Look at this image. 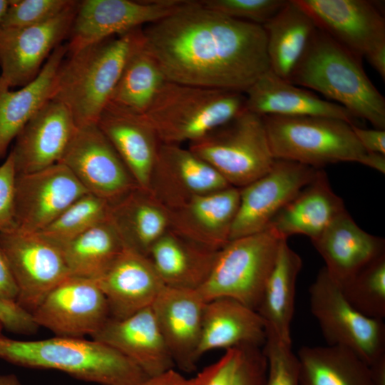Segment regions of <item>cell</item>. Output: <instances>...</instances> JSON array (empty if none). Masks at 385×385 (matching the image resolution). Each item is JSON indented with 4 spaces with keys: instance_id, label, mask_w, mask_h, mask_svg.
I'll return each mask as SVG.
<instances>
[{
    "instance_id": "obj_1",
    "label": "cell",
    "mask_w": 385,
    "mask_h": 385,
    "mask_svg": "<svg viewBox=\"0 0 385 385\" xmlns=\"http://www.w3.org/2000/svg\"><path fill=\"white\" fill-rule=\"evenodd\" d=\"M144 45L168 81L245 93L270 70L261 25L186 1L143 27Z\"/></svg>"
},
{
    "instance_id": "obj_2",
    "label": "cell",
    "mask_w": 385,
    "mask_h": 385,
    "mask_svg": "<svg viewBox=\"0 0 385 385\" xmlns=\"http://www.w3.org/2000/svg\"><path fill=\"white\" fill-rule=\"evenodd\" d=\"M143 42L140 27L67 53L57 71L51 99L67 108L77 126L97 123L126 62Z\"/></svg>"
},
{
    "instance_id": "obj_3",
    "label": "cell",
    "mask_w": 385,
    "mask_h": 385,
    "mask_svg": "<svg viewBox=\"0 0 385 385\" xmlns=\"http://www.w3.org/2000/svg\"><path fill=\"white\" fill-rule=\"evenodd\" d=\"M288 81L322 94L375 128H385L384 97L361 59L318 28Z\"/></svg>"
},
{
    "instance_id": "obj_4",
    "label": "cell",
    "mask_w": 385,
    "mask_h": 385,
    "mask_svg": "<svg viewBox=\"0 0 385 385\" xmlns=\"http://www.w3.org/2000/svg\"><path fill=\"white\" fill-rule=\"evenodd\" d=\"M0 359L19 366L62 371L99 385H143L148 378L115 349L83 337L24 341L1 334Z\"/></svg>"
},
{
    "instance_id": "obj_5",
    "label": "cell",
    "mask_w": 385,
    "mask_h": 385,
    "mask_svg": "<svg viewBox=\"0 0 385 385\" xmlns=\"http://www.w3.org/2000/svg\"><path fill=\"white\" fill-rule=\"evenodd\" d=\"M262 118L276 160L318 169L329 164L352 162L385 173V155L366 152L346 121L321 116L268 115Z\"/></svg>"
},
{
    "instance_id": "obj_6",
    "label": "cell",
    "mask_w": 385,
    "mask_h": 385,
    "mask_svg": "<svg viewBox=\"0 0 385 385\" xmlns=\"http://www.w3.org/2000/svg\"><path fill=\"white\" fill-rule=\"evenodd\" d=\"M244 93L167 81L143 115L161 143L195 142L246 110Z\"/></svg>"
},
{
    "instance_id": "obj_7",
    "label": "cell",
    "mask_w": 385,
    "mask_h": 385,
    "mask_svg": "<svg viewBox=\"0 0 385 385\" xmlns=\"http://www.w3.org/2000/svg\"><path fill=\"white\" fill-rule=\"evenodd\" d=\"M188 148L237 188L268 172L275 160L262 117L247 109Z\"/></svg>"
},
{
    "instance_id": "obj_8",
    "label": "cell",
    "mask_w": 385,
    "mask_h": 385,
    "mask_svg": "<svg viewBox=\"0 0 385 385\" xmlns=\"http://www.w3.org/2000/svg\"><path fill=\"white\" fill-rule=\"evenodd\" d=\"M281 240L270 228L230 240L198 289L202 298H232L257 311Z\"/></svg>"
},
{
    "instance_id": "obj_9",
    "label": "cell",
    "mask_w": 385,
    "mask_h": 385,
    "mask_svg": "<svg viewBox=\"0 0 385 385\" xmlns=\"http://www.w3.org/2000/svg\"><path fill=\"white\" fill-rule=\"evenodd\" d=\"M310 309L328 345L342 346L368 366L385 355V324L366 317L345 299L324 267L309 289Z\"/></svg>"
},
{
    "instance_id": "obj_10",
    "label": "cell",
    "mask_w": 385,
    "mask_h": 385,
    "mask_svg": "<svg viewBox=\"0 0 385 385\" xmlns=\"http://www.w3.org/2000/svg\"><path fill=\"white\" fill-rule=\"evenodd\" d=\"M0 248L18 286L16 303L30 313L70 276L61 248L38 232L16 227L0 232Z\"/></svg>"
},
{
    "instance_id": "obj_11",
    "label": "cell",
    "mask_w": 385,
    "mask_h": 385,
    "mask_svg": "<svg viewBox=\"0 0 385 385\" xmlns=\"http://www.w3.org/2000/svg\"><path fill=\"white\" fill-rule=\"evenodd\" d=\"M183 0L78 1L68 53L155 23L178 10Z\"/></svg>"
},
{
    "instance_id": "obj_12",
    "label": "cell",
    "mask_w": 385,
    "mask_h": 385,
    "mask_svg": "<svg viewBox=\"0 0 385 385\" xmlns=\"http://www.w3.org/2000/svg\"><path fill=\"white\" fill-rule=\"evenodd\" d=\"M59 163L88 193L108 205L138 186L97 123L78 126Z\"/></svg>"
},
{
    "instance_id": "obj_13",
    "label": "cell",
    "mask_w": 385,
    "mask_h": 385,
    "mask_svg": "<svg viewBox=\"0 0 385 385\" xmlns=\"http://www.w3.org/2000/svg\"><path fill=\"white\" fill-rule=\"evenodd\" d=\"M78 4L39 24L0 26V82L10 88L23 87L38 75L52 52L68 38Z\"/></svg>"
},
{
    "instance_id": "obj_14",
    "label": "cell",
    "mask_w": 385,
    "mask_h": 385,
    "mask_svg": "<svg viewBox=\"0 0 385 385\" xmlns=\"http://www.w3.org/2000/svg\"><path fill=\"white\" fill-rule=\"evenodd\" d=\"M317 170L275 159L268 172L240 188L230 240L267 229L279 211L312 180Z\"/></svg>"
},
{
    "instance_id": "obj_15",
    "label": "cell",
    "mask_w": 385,
    "mask_h": 385,
    "mask_svg": "<svg viewBox=\"0 0 385 385\" xmlns=\"http://www.w3.org/2000/svg\"><path fill=\"white\" fill-rule=\"evenodd\" d=\"M36 324L57 337L93 336L110 317L106 298L95 280L68 276L31 313Z\"/></svg>"
},
{
    "instance_id": "obj_16",
    "label": "cell",
    "mask_w": 385,
    "mask_h": 385,
    "mask_svg": "<svg viewBox=\"0 0 385 385\" xmlns=\"http://www.w3.org/2000/svg\"><path fill=\"white\" fill-rule=\"evenodd\" d=\"M87 193L61 163L36 172L16 175L14 202L15 227L26 232H38Z\"/></svg>"
},
{
    "instance_id": "obj_17",
    "label": "cell",
    "mask_w": 385,
    "mask_h": 385,
    "mask_svg": "<svg viewBox=\"0 0 385 385\" xmlns=\"http://www.w3.org/2000/svg\"><path fill=\"white\" fill-rule=\"evenodd\" d=\"M317 28L357 58L385 43L381 10L367 0H297Z\"/></svg>"
},
{
    "instance_id": "obj_18",
    "label": "cell",
    "mask_w": 385,
    "mask_h": 385,
    "mask_svg": "<svg viewBox=\"0 0 385 385\" xmlns=\"http://www.w3.org/2000/svg\"><path fill=\"white\" fill-rule=\"evenodd\" d=\"M230 185L188 148L161 143L148 190L173 210L192 198Z\"/></svg>"
},
{
    "instance_id": "obj_19",
    "label": "cell",
    "mask_w": 385,
    "mask_h": 385,
    "mask_svg": "<svg viewBox=\"0 0 385 385\" xmlns=\"http://www.w3.org/2000/svg\"><path fill=\"white\" fill-rule=\"evenodd\" d=\"M77 125L61 103L50 99L28 121L10 151L16 175L36 172L61 160Z\"/></svg>"
},
{
    "instance_id": "obj_20",
    "label": "cell",
    "mask_w": 385,
    "mask_h": 385,
    "mask_svg": "<svg viewBox=\"0 0 385 385\" xmlns=\"http://www.w3.org/2000/svg\"><path fill=\"white\" fill-rule=\"evenodd\" d=\"M205 304L198 290L165 287L151 305L174 364L184 371L198 360Z\"/></svg>"
},
{
    "instance_id": "obj_21",
    "label": "cell",
    "mask_w": 385,
    "mask_h": 385,
    "mask_svg": "<svg viewBox=\"0 0 385 385\" xmlns=\"http://www.w3.org/2000/svg\"><path fill=\"white\" fill-rule=\"evenodd\" d=\"M95 281L106 298L110 317L115 319L151 307L165 287L149 257L125 246Z\"/></svg>"
},
{
    "instance_id": "obj_22",
    "label": "cell",
    "mask_w": 385,
    "mask_h": 385,
    "mask_svg": "<svg viewBox=\"0 0 385 385\" xmlns=\"http://www.w3.org/2000/svg\"><path fill=\"white\" fill-rule=\"evenodd\" d=\"M91 339L115 349L148 377L175 366L151 307L127 317H109Z\"/></svg>"
},
{
    "instance_id": "obj_23",
    "label": "cell",
    "mask_w": 385,
    "mask_h": 385,
    "mask_svg": "<svg viewBox=\"0 0 385 385\" xmlns=\"http://www.w3.org/2000/svg\"><path fill=\"white\" fill-rule=\"evenodd\" d=\"M240 202V188L230 186L197 196L170 210V230L218 251L230 240Z\"/></svg>"
},
{
    "instance_id": "obj_24",
    "label": "cell",
    "mask_w": 385,
    "mask_h": 385,
    "mask_svg": "<svg viewBox=\"0 0 385 385\" xmlns=\"http://www.w3.org/2000/svg\"><path fill=\"white\" fill-rule=\"evenodd\" d=\"M312 243L323 258L327 273L339 287L385 254L384 240L363 230L346 210Z\"/></svg>"
},
{
    "instance_id": "obj_25",
    "label": "cell",
    "mask_w": 385,
    "mask_h": 385,
    "mask_svg": "<svg viewBox=\"0 0 385 385\" xmlns=\"http://www.w3.org/2000/svg\"><path fill=\"white\" fill-rule=\"evenodd\" d=\"M97 125L137 185L148 190L161 142L145 117L108 103Z\"/></svg>"
},
{
    "instance_id": "obj_26",
    "label": "cell",
    "mask_w": 385,
    "mask_h": 385,
    "mask_svg": "<svg viewBox=\"0 0 385 385\" xmlns=\"http://www.w3.org/2000/svg\"><path fill=\"white\" fill-rule=\"evenodd\" d=\"M244 93L246 109L262 117L321 116L356 124V118L342 106L280 78L270 70Z\"/></svg>"
},
{
    "instance_id": "obj_27",
    "label": "cell",
    "mask_w": 385,
    "mask_h": 385,
    "mask_svg": "<svg viewBox=\"0 0 385 385\" xmlns=\"http://www.w3.org/2000/svg\"><path fill=\"white\" fill-rule=\"evenodd\" d=\"M345 210L342 199L334 192L326 173L319 168L312 180L279 211L267 228L281 240L302 235L312 241Z\"/></svg>"
},
{
    "instance_id": "obj_28",
    "label": "cell",
    "mask_w": 385,
    "mask_h": 385,
    "mask_svg": "<svg viewBox=\"0 0 385 385\" xmlns=\"http://www.w3.org/2000/svg\"><path fill=\"white\" fill-rule=\"evenodd\" d=\"M108 220L125 247L148 256L170 229V210L148 190L137 186L108 205Z\"/></svg>"
},
{
    "instance_id": "obj_29",
    "label": "cell",
    "mask_w": 385,
    "mask_h": 385,
    "mask_svg": "<svg viewBox=\"0 0 385 385\" xmlns=\"http://www.w3.org/2000/svg\"><path fill=\"white\" fill-rule=\"evenodd\" d=\"M266 324L257 311L232 298L206 302L197 356L245 345L264 346Z\"/></svg>"
},
{
    "instance_id": "obj_30",
    "label": "cell",
    "mask_w": 385,
    "mask_h": 385,
    "mask_svg": "<svg viewBox=\"0 0 385 385\" xmlns=\"http://www.w3.org/2000/svg\"><path fill=\"white\" fill-rule=\"evenodd\" d=\"M67 53L66 43L58 46L38 75L18 90L0 82V159L28 121L51 99L57 71Z\"/></svg>"
},
{
    "instance_id": "obj_31",
    "label": "cell",
    "mask_w": 385,
    "mask_h": 385,
    "mask_svg": "<svg viewBox=\"0 0 385 385\" xmlns=\"http://www.w3.org/2000/svg\"><path fill=\"white\" fill-rule=\"evenodd\" d=\"M218 251L170 229L153 245L148 257L165 287L198 290L208 278Z\"/></svg>"
},
{
    "instance_id": "obj_32",
    "label": "cell",
    "mask_w": 385,
    "mask_h": 385,
    "mask_svg": "<svg viewBox=\"0 0 385 385\" xmlns=\"http://www.w3.org/2000/svg\"><path fill=\"white\" fill-rule=\"evenodd\" d=\"M262 26L270 71L289 81L317 26L297 0L287 1Z\"/></svg>"
},
{
    "instance_id": "obj_33",
    "label": "cell",
    "mask_w": 385,
    "mask_h": 385,
    "mask_svg": "<svg viewBox=\"0 0 385 385\" xmlns=\"http://www.w3.org/2000/svg\"><path fill=\"white\" fill-rule=\"evenodd\" d=\"M302 267L299 255L281 240L275 262L267 279L257 312L266 328L281 340L292 344L291 323L294 309L297 276Z\"/></svg>"
},
{
    "instance_id": "obj_34",
    "label": "cell",
    "mask_w": 385,
    "mask_h": 385,
    "mask_svg": "<svg viewBox=\"0 0 385 385\" xmlns=\"http://www.w3.org/2000/svg\"><path fill=\"white\" fill-rule=\"evenodd\" d=\"M300 385H374L369 366L342 346H302L297 353Z\"/></svg>"
},
{
    "instance_id": "obj_35",
    "label": "cell",
    "mask_w": 385,
    "mask_h": 385,
    "mask_svg": "<svg viewBox=\"0 0 385 385\" xmlns=\"http://www.w3.org/2000/svg\"><path fill=\"white\" fill-rule=\"evenodd\" d=\"M125 245L107 220L60 248L70 276L96 280L110 267Z\"/></svg>"
},
{
    "instance_id": "obj_36",
    "label": "cell",
    "mask_w": 385,
    "mask_h": 385,
    "mask_svg": "<svg viewBox=\"0 0 385 385\" xmlns=\"http://www.w3.org/2000/svg\"><path fill=\"white\" fill-rule=\"evenodd\" d=\"M167 81L143 42L126 62L109 103L144 115Z\"/></svg>"
},
{
    "instance_id": "obj_37",
    "label": "cell",
    "mask_w": 385,
    "mask_h": 385,
    "mask_svg": "<svg viewBox=\"0 0 385 385\" xmlns=\"http://www.w3.org/2000/svg\"><path fill=\"white\" fill-rule=\"evenodd\" d=\"M108 204L87 193L68 207L38 233L61 247L93 226L108 220Z\"/></svg>"
},
{
    "instance_id": "obj_38",
    "label": "cell",
    "mask_w": 385,
    "mask_h": 385,
    "mask_svg": "<svg viewBox=\"0 0 385 385\" xmlns=\"http://www.w3.org/2000/svg\"><path fill=\"white\" fill-rule=\"evenodd\" d=\"M347 302L364 315L385 318V254L357 272L342 287Z\"/></svg>"
},
{
    "instance_id": "obj_39",
    "label": "cell",
    "mask_w": 385,
    "mask_h": 385,
    "mask_svg": "<svg viewBox=\"0 0 385 385\" xmlns=\"http://www.w3.org/2000/svg\"><path fill=\"white\" fill-rule=\"evenodd\" d=\"M262 350L267 363L265 385H300L299 361L292 350V344L283 342L266 328Z\"/></svg>"
},
{
    "instance_id": "obj_40",
    "label": "cell",
    "mask_w": 385,
    "mask_h": 385,
    "mask_svg": "<svg viewBox=\"0 0 385 385\" xmlns=\"http://www.w3.org/2000/svg\"><path fill=\"white\" fill-rule=\"evenodd\" d=\"M74 0H9L1 27L21 28L43 23L73 6Z\"/></svg>"
},
{
    "instance_id": "obj_41",
    "label": "cell",
    "mask_w": 385,
    "mask_h": 385,
    "mask_svg": "<svg viewBox=\"0 0 385 385\" xmlns=\"http://www.w3.org/2000/svg\"><path fill=\"white\" fill-rule=\"evenodd\" d=\"M286 0H201L204 7L239 21L264 25Z\"/></svg>"
},
{
    "instance_id": "obj_42",
    "label": "cell",
    "mask_w": 385,
    "mask_h": 385,
    "mask_svg": "<svg viewBox=\"0 0 385 385\" xmlns=\"http://www.w3.org/2000/svg\"><path fill=\"white\" fill-rule=\"evenodd\" d=\"M231 385H265L267 363L263 350L256 346L245 345Z\"/></svg>"
},
{
    "instance_id": "obj_43",
    "label": "cell",
    "mask_w": 385,
    "mask_h": 385,
    "mask_svg": "<svg viewBox=\"0 0 385 385\" xmlns=\"http://www.w3.org/2000/svg\"><path fill=\"white\" fill-rule=\"evenodd\" d=\"M225 351L217 361L188 379V385H231L241 357V348L234 347Z\"/></svg>"
},
{
    "instance_id": "obj_44",
    "label": "cell",
    "mask_w": 385,
    "mask_h": 385,
    "mask_svg": "<svg viewBox=\"0 0 385 385\" xmlns=\"http://www.w3.org/2000/svg\"><path fill=\"white\" fill-rule=\"evenodd\" d=\"M16 177L14 158L9 152L0 165V232L16 227L14 220Z\"/></svg>"
},
{
    "instance_id": "obj_45",
    "label": "cell",
    "mask_w": 385,
    "mask_h": 385,
    "mask_svg": "<svg viewBox=\"0 0 385 385\" xmlns=\"http://www.w3.org/2000/svg\"><path fill=\"white\" fill-rule=\"evenodd\" d=\"M0 323L7 331L20 334H32L39 327L32 314L21 307L16 302L0 298Z\"/></svg>"
},
{
    "instance_id": "obj_46",
    "label": "cell",
    "mask_w": 385,
    "mask_h": 385,
    "mask_svg": "<svg viewBox=\"0 0 385 385\" xmlns=\"http://www.w3.org/2000/svg\"><path fill=\"white\" fill-rule=\"evenodd\" d=\"M351 129L361 147L368 153L385 155V130L366 129L351 124Z\"/></svg>"
},
{
    "instance_id": "obj_47",
    "label": "cell",
    "mask_w": 385,
    "mask_h": 385,
    "mask_svg": "<svg viewBox=\"0 0 385 385\" xmlns=\"http://www.w3.org/2000/svg\"><path fill=\"white\" fill-rule=\"evenodd\" d=\"M19 289L10 266L0 248V298L16 302Z\"/></svg>"
},
{
    "instance_id": "obj_48",
    "label": "cell",
    "mask_w": 385,
    "mask_h": 385,
    "mask_svg": "<svg viewBox=\"0 0 385 385\" xmlns=\"http://www.w3.org/2000/svg\"><path fill=\"white\" fill-rule=\"evenodd\" d=\"M188 379L172 368L160 374L148 377L143 385H188Z\"/></svg>"
},
{
    "instance_id": "obj_49",
    "label": "cell",
    "mask_w": 385,
    "mask_h": 385,
    "mask_svg": "<svg viewBox=\"0 0 385 385\" xmlns=\"http://www.w3.org/2000/svg\"><path fill=\"white\" fill-rule=\"evenodd\" d=\"M364 58H366L369 64L378 73L381 78L385 79V43H382L370 51Z\"/></svg>"
},
{
    "instance_id": "obj_50",
    "label": "cell",
    "mask_w": 385,
    "mask_h": 385,
    "mask_svg": "<svg viewBox=\"0 0 385 385\" xmlns=\"http://www.w3.org/2000/svg\"><path fill=\"white\" fill-rule=\"evenodd\" d=\"M374 385H385V355L369 366Z\"/></svg>"
},
{
    "instance_id": "obj_51",
    "label": "cell",
    "mask_w": 385,
    "mask_h": 385,
    "mask_svg": "<svg viewBox=\"0 0 385 385\" xmlns=\"http://www.w3.org/2000/svg\"><path fill=\"white\" fill-rule=\"evenodd\" d=\"M0 385H23L14 374H0Z\"/></svg>"
},
{
    "instance_id": "obj_52",
    "label": "cell",
    "mask_w": 385,
    "mask_h": 385,
    "mask_svg": "<svg viewBox=\"0 0 385 385\" xmlns=\"http://www.w3.org/2000/svg\"><path fill=\"white\" fill-rule=\"evenodd\" d=\"M9 0H0V26L7 11Z\"/></svg>"
},
{
    "instance_id": "obj_53",
    "label": "cell",
    "mask_w": 385,
    "mask_h": 385,
    "mask_svg": "<svg viewBox=\"0 0 385 385\" xmlns=\"http://www.w3.org/2000/svg\"><path fill=\"white\" fill-rule=\"evenodd\" d=\"M3 329H4V328H3V326H2V324L0 323V334H1V331H2Z\"/></svg>"
}]
</instances>
